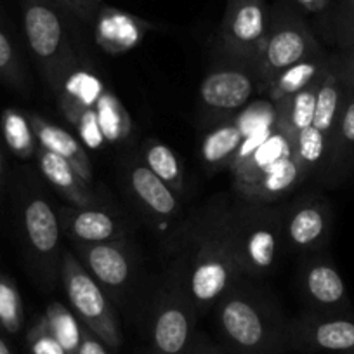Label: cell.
<instances>
[{
	"label": "cell",
	"instance_id": "obj_1",
	"mask_svg": "<svg viewBox=\"0 0 354 354\" xmlns=\"http://www.w3.org/2000/svg\"><path fill=\"white\" fill-rule=\"evenodd\" d=\"M240 200L273 205L306 181L292 141L274 122L262 125L245 141L230 167Z\"/></svg>",
	"mask_w": 354,
	"mask_h": 354
},
{
	"label": "cell",
	"instance_id": "obj_2",
	"mask_svg": "<svg viewBox=\"0 0 354 354\" xmlns=\"http://www.w3.org/2000/svg\"><path fill=\"white\" fill-rule=\"evenodd\" d=\"M216 325L226 354H285L288 322L278 306L240 281L216 304Z\"/></svg>",
	"mask_w": 354,
	"mask_h": 354
},
{
	"label": "cell",
	"instance_id": "obj_3",
	"mask_svg": "<svg viewBox=\"0 0 354 354\" xmlns=\"http://www.w3.org/2000/svg\"><path fill=\"white\" fill-rule=\"evenodd\" d=\"M243 280L231 240L227 209L219 210L207 217L203 226L196 231L193 248L177 281L200 316L216 308L217 302Z\"/></svg>",
	"mask_w": 354,
	"mask_h": 354
},
{
	"label": "cell",
	"instance_id": "obj_4",
	"mask_svg": "<svg viewBox=\"0 0 354 354\" xmlns=\"http://www.w3.org/2000/svg\"><path fill=\"white\" fill-rule=\"evenodd\" d=\"M227 223L243 277H270L285 248L281 209L241 200L227 209Z\"/></svg>",
	"mask_w": 354,
	"mask_h": 354
},
{
	"label": "cell",
	"instance_id": "obj_5",
	"mask_svg": "<svg viewBox=\"0 0 354 354\" xmlns=\"http://www.w3.org/2000/svg\"><path fill=\"white\" fill-rule=\"evenodd\" d=\"M21 12L26 42L53 93L64 68L78 57L70 37L73 16L57 0H21Z\"/></svg>",
	"mask_w": 354,
	"mask_h": 354
},
{
	"label": "cell",
	"instance_id": "obj_6",
	"mask_svg": "<svg viewBox=\"0 0 354 354\" xmlns=\"http://www.w3.org/2000/svg\"><path fill=\"white\" fill-rule=\"evenodd\" d=\"M19 233L37 283L53 290L59 281L61 224L59 216L37 189L23 186L18 202Z\"/></svg>",
	"mask_w": 354,
	"mask_h": 354
},
{
	"label": "cell",
	"instance_id": "obj_7",
	"mask_svg": "<svg viewBox=\"0 0 354 354\" xmlns=\"http://www.w3.org/2000/svg\"><path fill=\"white\" fill-rule=\"evenodd\" d=\"M322 53L325 50L304 19L295 12V9L280 2L271 11L270 30L252 63L259 93H264V88L278 73Z\"/></svg>",
	"mask_w": 354,
	"mask_h": 354
},
{
	"label": "cell",
	"instance_id": "obj_8",
	"mask_svg": "<svg viewBox=\"0 0 354 354\" xmlns=\"http://www.w3.org/2000/svg\"><path fill=\"white\" fill-rule=\"evenodd\" d=\"M59 281L70 309L80 319L82 325L88 332H93L106 347L118 349L124 344V335L110 295L85 270L73 250L63 252Z\"/></svg>",
	"mask_w": 354,
	"mask_h": 354
},
{
	"label": "cell",
	"instance_id": "obj_9",
	"mask_svg": "<svg viewBox=\"0 0 354 354\" xmlns=\"http://www.w3.org/2000/svg\"><path fill=\"white\" fill-rule=\"evenodd\" d=\"M106 88L93 70L80 63V57H75L53 91L61 113L73 125L85 148L100 149L106 142L96 118V104Z\"/></svg>",
	"mask_w": 354,
	"mask_h": 354
},
{
	"label": "cell",
	"instance_id": "obj_10",
	"mask_svg": "<svg viewBox=\"0 0 354 354\" xmlns=\"http://www.w3.org/2000/svg\"><path fill=\"white\" fill-rule=\"evenodd\" d=\"M274 118H277V108L270 100H264L216 122L203 134L200 145V158L203 167L209 172L230 169L245 141L262 125L274 122Z\"/></svg>",
	"mask_w": 354,
	"mask_h": 354
},
{
	"label": "cell",
	"instance_id": "obj_11",
	"mask_svg": "<svg viewBox=\"0 0 354 354\" xmlns=\"http://www.w3.org/2000/svg\"><path fill=\"white\" fill-rule=\"evenodd\" d=\"M196 313L181 283L160 294L149 330V354H192L196 339Z\"/></svg>",
	"mask_w": 354,
	"mask_h": 354
},
{
	"label": "cell",
	"instance_id": "obj_12",
	"mask_svg": "<svg viewBox=\"0 0 354 354\" xmlns=\"http://www.w3.org/2000/svg\"><path fill=\"white\" fill-rule=\"evenodd\" d=\"M270 21L271 11L266 0H227L219 28L224 56L238 63H254L268 35Z\"/></svg>",
	"mask_w": 354,
	"mask_h": 354
},
{
	"label": "cell",
	"instance_id": "obj_13",
	"mask_svg": "<svg viewBox=\"0 0 354 354\" xmlns=\"http://www.w3.org/2000/svg\"><path fill=\"white\" fill-rule=\"evenodd\" d=\"M288 349L302 354H354V316L302 313L288 322Z\"/></svg>",
	"mask_w": 354,
	"mask_h": 354
},
{
	"label": "cell",
	"instance_id": "obj_14",
	"mask_svg": "<svg viewBox=\"0 0 354 354\" xmlns=\"http://www.w3.org/2000/svg\"><path fill=\"white\" fill-rule=\"evenodd\" d=\"M255 93H259V85L252 64L230 59L203 77L200 103L210 118L223 120L243 110Z\"/></svg>",
	"mask_w": 354,
	"mask_h": 354
},
{
	"label": "cell",
	"instance_id": "obj_15",
	"mask_svg": "<svg viewBox=\"0 0 354 354\" xmlns=\"http://www.w3.org/2000/svg\"><path fill=\"white\" fill-rule=\"evenodd\" d=\"M285 248L299 254H316L332 231V207L322 196L309 195L281 209Z\"/></svg>",
	"mask_w": 354,
	"mask_h": 354
},
{
	"label": "cell",
	"instance_id": "obj_16",
	"mask_svg": "<svg viewBox=\"0 0 354 354\" xmlns=\"http://www.w3.org/2000/svg\"><path fill=\"white\" fill-rule=\"evenodd\" d=\"M85 270L104 288L111 301H120L134 277V262L125 240L93 245H73Z\"/></svg>",
	"mask_w": 354,
	"mask_h": 354
},
{
	"label": "cell",
	"instance_id": "obj_17",
	"mask_svg": "<svg viewBox=\"0 0 354 354\" xmlns=\"http://www.w3.org/2000/svg\"><path fill=\"white\" fill-rule=\"evenodd\" d=\"M301 292L309 311L349 313L346 281L328 257L316 255L306 262L301 271Z\"/></svg>",
	"mask_w": 354,
	"mask_h": 354
},
{
	"label": "cell",
	"instance_id": "obj_18",
	"mask_svg": "<svg viewBox=\"0 0 354 354\" xmlns=\"http://www.w3.org/2000/svg\"><path fill=\"white\" fill-rule=\"evenodd\" d=\"M61 231L73 245H93L125 240V227L117 216L101 205L61 207Z\"/></svg>",
	"mask_w": 354,
	"mask_h": 354
},
{
	"label": "cell",
	"instance_id": "obj_19",
	"mask_svg": "<svg viewBox=\"0 0 354 354\" xmlns=\"http://www.w3.org/2000/svg\"><path fill=\"white\" fill-rule=\"evenodd\" d=\"M94 39L96 44L108 54H125L142 40V37L153 28L151 23L139 16L120 9L101 6L94 21Z\"/></svg>",
	"mask_w": 354,
	"mask_h": 354
},
{
	"label": "cell",
	"instance_id": "obj_20",
	"mask_svg": "<svg viewBox=\"0 0 354 354\" xmlns=\"http://www.w3.org/2000/svg\"><path fill=\"white\" fill-rule=\"evenodd\" d=\"M28 115V120L30 124H32L37 145L66 160V162L77 170L78 176H80L85 183L91 185V183L94 181V170L84 142H82L80 139L75 138L73 134H70L66 129L59 127V125L53 124V122H49L47 118H44L42 115Z\"/></svg>",
	"mask_w": 354,
	"mask_h": 354
},
{
	"label": "cell",
	"instance_id": "obj_21",
	"mask_svg": "<svg viewBox=\"0 0 354 354\" xmlns=\"http://www.w3.org/2000/svg\"><path fill=\"white\" fill-rule=\"evenodd\" d=\"M37 162L46 181L63 196L66 202L75 207H93L100 205L96 192H93L91 185L85 183L77 170L64 158L54 155L49 149L39 146L37 148Z\"/></svg>",
	"mask_w": 354,
	"mask_h": 354
},
{
	"label": "cell",
	"instance_id": "obj_22",
	"mask_svg": "<svg viewBox=\"0 0 354 354\" xmlns=\"http://www.w3.org/2000/svg\"><path fill=\"white\" fill-rule=\"evenodd\" d=\"M127 183L132 196L155 219L170 221L179 210L177 193L172 192L158 176H155L146 163L131 165Z\"/></svg>",
	"mask_w": 354,
	"mask_h": 354
},
{
	"label": "cell",
	"instance_id": "obj_23",
	"mask_svg": "<svg viewBox=\"0 0 354 354\" xmlns=\"http://www.w3.org/2000/svg\"><path fill=\"white\" fill-rule=\"evenodd\" d=\"M354 165V87L346 85L339 120L330 141L323 174L328 179H342Z\"/></svg>",
	"mask_w": 354,
	"mask_h": 354
},
{
	"label": "cell",
	"instance_id": "obj_24",
	"mask_svg": "<svg viewBox=\"0 0 354 354\" xmlns=\"http://www.w3.org/2000/svg\"><path fill=\"white\" fill-rule=\"evenodd\" d=\"M330 63H332V56H328L326 53L308 57V59L301 61V63L278 73L268 84L262 94L266 96V100H270L271 103L277 104L278 101L301 93L306 87H309L313 82L322 78L330 68Z\"/></svg>",
	"mask_w": 354,
	"mask_h": 354
},
{
	"label": "cell",
	"instance_id": "obj_25",
	"mask_svg": "<svg viewBox=\"0 0 354 354\" xmlns=\"http://www.w3.org/2000/svg\"><path fill=\"white\" fill-rule=\"evenodd\" d=\"M322 78L313 82L309 87H306L301 93L294 94L290 97H285V100L278 101L274 104V108H277V120H274V124L290 141L299 132L313 125L316 110V96H318V87Z\"/></svg>",
	"mask_w": 354,
	"mask_h": 354
},
{
	"label": "cell",
	"instance_id": "obj_26",
	"mask_svg": "<svg viewBox=\"0 0 354 354\" xmlns=\"http://www.w3.org/2000/svg\"><path fill=\"white\" fill-rule=\"evenodd\" d=\"M142 158H145L146 167L155 176H158L172 192H185V169L179 156L174 153L170 146L156 139H148L142 145Z\"/></svg>",
	"mask_w": 354,
	"mask_h": 354
},
{
	"label": "cell",
	"instance_id": "obj_27",
	"mask_svg": "<svg viewBox=\"0 0 354 354\" xmlns=\"http://www.w3.org/2000/svg\"><path fill=\"white\" fill-rule=\"evenodd\" d=\"M0 127H2L6 145L16 156L23 160L35 156L39 145H37L28 115L16 108H6L0 115Z\"/></svg>",
	"mask_w": 354,
	"mask_h": 354
},
{
	"label": "cell",
	"instance_id": "obj_28",
	"mask_svg": "<svg viewBox=\"0 0 354 354\" xmlns=\"http://www.w3.org/2000/svg\"><path fill=\"white\" fill-rule=\"evenodd\" d=\"M96 118L106 142H120L132 132V120L122 101L106 88L96 104Z\"/></svg>",
	"mask_w": 354,
	"mask_h": 354
},
{
	"label": "cell",
	"instance_id": "obj_29",
	"mask_svg": "<svg viewBox=\"0 0 354 354\" xmlns=\"http://www.w3.org/2000/svg\"><path fill=\"white\" fill-rule=\"evenodd\" d=\"M44 318L57 342L66 351V354H78L84 325L75 316V313L63 302L50 301L44 311Z\"/></svg>",
	"mask_w": 354,
	"mask_h": 354
},
{
	"label": "cell",
	"instance_id": "obj_30",
	"mask_svg": "<svg viewBox=\"0 0 354 354\" xmlns=\"http://www.w3.org/2000/svg\"><path fill=\"white\" fill-rule=\"evenodd\" d=\"M0 82L16 93H30V80L15 42L0 23Z\"/></svg>",
	"mask_w": 354,
	"mask_h": 354
},
{
	"label": "cell",
	"instance_id": "obj_31",
	"mask_svg": "<svg viewBox=\"0 0 354 354\" xmlns=\"http://www.w3.org/2000/svg\"><path fill=\"white\" fill-rule=\"evenodd\" d=\"M25 322V306L18 285L11 277L0 273V332L16 335Z\"/></svg>",
	"mask_w": 354,
	"mask_h": 354
},
{
	"label": "cell",
	"instance_id": "obj_32",
	"mask_svg": "<svg viewBox=\"0 0 354 354\" xmlns=\"http://www.w3.org/2000/svg\"><path fill=\"white\" fill-rule=\"evenodd\" d=\"M26 344H28L30 354H66V351L47 326L44 315L35 319L32 328L26 333Z\"/></svg>",
	"mask_w": 354,
	"mask_h": 354
},
{
	"label": "cell",
	"instance_id": "obj_33",
	"mask_svg": "<svg viewBox=\"0 0 354 354\" xmlns=\"http://www.w3.org/2000/svg\"><path fill=\"white\" fill-rule=\"evenodd\" d=\"M77 21L84 23L85 26H93L96 16L100 12L103 0H57Z\"/></svg>",
	"mask_w": 354,
	"mask_h": 354
},
{
	"label": "cell",
	"instance_id": "obj_34",
	"mask_svg": "<svg viewBox=\"0 0 354 354\" xmlns=\"http://www.w3.org/2000/svg\"><path fill=\"white\" fill-rule=\"evenodd\" d=\"M337 40L340 49L354 44V0H344V15L337 26Z\"/></svg>",
	"mask_w": 354,
	"mask_h": 354
},
{
	"label": "cell",
	"instance_id": "obj_35",
	"mask_svg": "<svg viewBox=\"0 0 354 354\" xmlns=\"http://www.w3.org/2000/svg\"><path fill=\"white\" fill-rule=\"evenodd\" d=\"M78 354H111L110 347L104 346L93 332H88L84 326L82 330V342L80 349H78Z\"/></svg>",
	"mask_w": 354,
	"mask_h": 354
},
{
	"label": "cell",
	"instance_id": "obj_36",
	"mask_svg": "<svg viewBox=\"0 0 354 354\" xmlns=\"http://www.w3.org/2000/svg\"><path fill=\"white\" fill-rule=\"evenodd\" d=\"M192 354H226V351L219 344H216L209 337L203 335V333H196L195 346H193Z\"/></svg>",
	"mask_w": 354,
	"mask_h": 354
},
{
	"label": "cell",
	"instance_id": "obj_37",
	"mask_svg": "<svg viewBox=\"0 0 354 354\" xmlns=\"http://www.w3.org/2000/svg\"><path fill=\"white\" fill-rule=\"evenodd\" d=\"M299 4L304 9H308L309 12H318L322 9H325V6L328 4V0H297Z\"/></svg>",
	"mask_w": 354,
	"mask_h": 354
},
{
	"label": "cell",
	"instance_id": "obj_38",
	"mask_svg": "<svg viewBox=\"0 0 354 354\" xmlns=\"http://www.w3.org/2000/svg\"><path fill=\"white\" fill-rule=\"evenodd\" d=\"M4 177H6V160H4V153H2V146H0V189H2V185H4Z\"/></svg>",
	"mask_w": 354,
	"mask_h": 354
},
{
	"label": "cell",
	"instance_id": "obj_39",
	"mask_svg": "<svg viewBox=\"0 0 354 354\" xmlns=\"http://www.w3.org/2000/svg\"><path fill=\"white\" fill-rule=\"evenodd\" d=\"M0 354H15L12 353V349H11V346H9L8 340L2 337V333H0Z\"/></svg>",
	"mask_w": 354,
	"mask_h": 354
}]
</instances>
